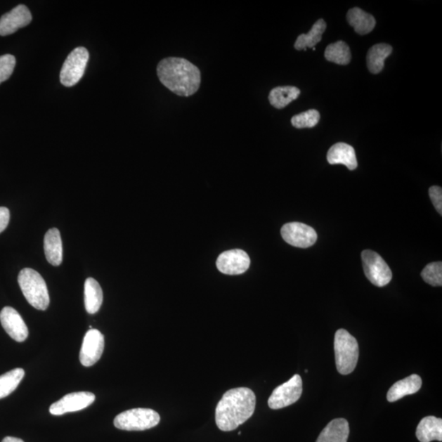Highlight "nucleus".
Returning <instances> with one entry per match:
<instances>
[{"label": "nucleus", "mask_w": 442, "mask_h": 442, "mask_svg": "<svg viewBox=\"0 0 442 442\" xmlns=\"http://www.w3.org/2000/svg\"><path fill=\"white\" fill-rule=\"evenodd\" d=\"M256 396L247 387H238L226 392L216 409V422L223 431L235 430L254 414Z\"/></svg>", "instance_id": "nucleus-1"}, {"label": "nucleus", "mask_w": 442, "mask_h": 442, "mask_svg": "<svg viewBox=\"0 0 442 442\" xmlns=\"http://www.w3.org/2000/svg\"><path fill=\"white\" fill-rule=\"evenodd\" d=\"M157 72L163 86L178 96H191L200 87V69L186 58L163 59L158 64Z\"/></svg>", "instance_id": "nucleus-2"}, {"label": "nucleus", "mask_w": 442, "mask_h": 442, "mask_svg": "<svg viewBox=\"0 0 442 442\" xmlns=\"http://www.w3.org/2000/svg\"><path fill=\"white\" fill-rule=\"evenodd\" d=\"M18 284L30 304L39 311L47 309L51 300L46 282L37 271L23 269L19 273Z\"/></svg>", "instance_id": "nucleus-3"}, {"label": "nucleus", "mask_w": 442, "mask_h": 442, "mask_svg": "<svg viewBox=\"0 0 442 442\" xmlns=\"http://www.w3.org/2000/svg\"><path fill=\"white\" fill-rule=\"evenodd\" d=\"M334 351L337 371L341 375H350L358 362V342L346 330H337L334 339Z\"/></svg>", "instance_id": "nucleus-4"}, {"label": "nucleus", "mask_w": 442, "mask_h": 442, "mask_svg": "<svg viewBox=\"0 0 442 442\" xmlns=\"http://www.w3.org/2000/svg\"><path fill=\"white\" fill-rule=\"evenodd\" d=\"M160 415L151 409L137 408L122 412L114 420L116 428L126 431H145L160 423Z\"/></svg>", "instance_id": "nucleus-5"}, {"label": "nucleus", "mask_w": 442, "mask_h": 442, "mask_svg": "<svg viewBox=\"0 0 442 442\" xmlns=\"http://www.w3.org/2000/svg\"><path fill=\"white\" fill-rule=\"evenodd\" d=\"M89 56L86 48L78 47L69 54L60 73V82L64 86L72 87L83 77Z\"/></svg>", "instance_id": "nucleus-6"}, {"label": "nucleus", "mask_w": 442, "mask_h": 442, "mask_svg": "<svg viewBox=\"0 0 442 442\" xmlns=\"http://www.w3.org/2000/svg\"><path fill=\"white\" fill-rule=\"evenodd\" d=\"M361 257L365 276L372 285L384 287L389 284L392 279V273L380 255L371 250H365L362 252Z\"/></svg>", "instance_id": "nucleus-7"}, {"label": "nucleus", "mask_w": 442, "mask_h": 442, "mask_svg": "<svg viewBox=\"0 0 442 442\" xmlns=\"http://www.w3.org/2000/svg\"><path fill=\"white\" fill-rule=\"evenodd\" d=\"M302 394V380L300 375H295L291 379L286 382L273 391L268 405L272 410L285 408L294 404Z\"/></svg>", "instance_id": "nucleus-8"}, {"label": "nucleus", "mask_w": 442, "mask_h": 442, "mask_svg": "<svg viewBox=\"0 0 442 442\" xmlns=\"http://www.w3.org/2000/svg\"><path fill=\"white\" fill-rule=\"evenodd\" d=\"M281 235L289 245L300 248L310 247L317 240L314 228L300 222L286 223L281 228Z\"/></svg>", "instance_id": "nucleus-9"}, {"label": "nucleus", "mask_w": 442, "mask_h": 442, "mask_svg": "<svg viewBox=\"0 0 442 442\" xmlns=\"http://www.w3.org/2000/svg\"><path fill=\"white\" fill-rule=\"evenodd\" d=\"M250 257L241 249L223 252L217 258L216 266L223 274L238 275L243 274L250 266Z\"/></svg>", "instance_id": "nucleus-10"}, {"label": "nucleus", "mask_w": 442, "mask_h": 442, "mask_svg": "<svg viewBox=\"0 0 442 442\" xmlns=\"http://www.w3.org/2000/svg\"><path fill=\"white\" fill-rule=\"evenodd\" d=\"M94 401H96V395L92 392H72L53 403L49 408V412L53 415H63L86 409L93 403Z\"/></svg>", "instance_id": "nucleus-11"}, {"label": "nucleus", "mask_w": 442, "mask_h": 442, "mask_svg": "<svg viewBox=\"0 0 442 442\" xmlns=\"http://www.w3.org/2000/svg\"><path fill=\"white\" fill-rule=\"evenodd\" d=\"M104 350V336L97 330H89L82 346L79 360L84 367H91L101 358Z\"/></svg>", "instance_id": "nucleus-12"}, {"label": "nucleus", "mask_w": 442, "mask_h": 442, "mask_svg": "<svg viewBox=\"0 0 442 442\" xmlns=\"http://www.w3.org/2000/svg\"><path fill=\"white\" fill-rule=\"evenodd\" d=\"M32 16L26 5L19 4L0 18V36L6 37L28 26Z\"/></svg>", "instance_id": "nucleus-13"}, {"label": "nucleus", "mask_w": 442, "mask_h": 442, "mask_svg": "<svg viewBox=\"0 0 442 442\" xmlns=\"http://www.w3.org/2000/svg\"><path fill=\"white\" fill-rule=\"evenodd\" d=\"M0 322L7 334L18 342L27 339L29 332L26 323L13 307L6 306L0 312Z\"/></svg>", "instance_id": "nucleus-14"}, {"label": "nucleus", "mask_w": 442, "mask_h": 442, "mask_svg": "<svg viewBox=\"0 0 442 442\" xmlns=\"http://www.w3.org/2000/svg\"><path fill=\"white\" fill-rule=\"evenodd\" d=\"M327 160L331 165L342 164L351 171L358 166L354 148L345 143H337L332 145L327 154Z\"/></svg>", "instance_id": "nucleus-15"}, {"label": "nucleus", "mask_w": 442, "mask_h": 442, "mask_svg": "<svg viewBox=\"0 0 442 442\" xmlns=\"http://www.w3.org/2000/svg\"><path fill=\"white\" fill-rule=\"evenodd\" d=\"M421 386L422 379L419 375H412L407 377L391 386L386 396L387 401L395 402L405 396L415 394L420 390Z\"/></svg>", "instance_id": "nucleus-16"}, {"label": "nucleus", "mask_w": 442, "mask_h": 442, "mask_svg": "<svg viewBox=\"0 0 442 442\" xmlns=\"http://www.w3.org/2000/svg\"><path fill=\"white\" fill-rule=\"evenodd\" d=\"M44 247L47 261L54 266H60L63 261V242L58 228H51L46 233Z\"/></svg>", "instance_id": "nucleus-17"}, {"label": "nucleus", "mask_w": 442, "mask_h": 442, "mask_svg": "<svg viewBox=\"0 0 442 442\" xmlns=\"http://www.w3.org/2000/svg\"><path fill=\"white\" fill-rule=\"evenodd\" d=\"M349 431V422L345 419H336L321 431L316 442H347Z\"/></svg>", "instance_id": "nucleus-18"}, {"label": "nucleus", "mask_w": 442, "mask_h": 442, "mask_svg": "<svg viewBox=\"0 0 442 442\" xmlns=\"http://www.w3.org/2000/svg\"><path fill=\"white\" fill-rule=\"evenodd\" d=\"M416 436L420 442L441 441V419L436 418L434 416L425 417L417 427Z\"/></svg>", "instance_id": "nucleus-19"}, {"label": "nucleus", "mask_w": 442, "mask_h": 442, "mask_svg": "<svg viewBox=\"0 0 442 442\" xmlns=\"http://www.w3.org/2000/svg\"><path fill=\"white\" fill-rule=\"evenodd\" d=\"M346 19L355 32L360 36L370 33L376 26L374 16L359 8L350 9L347 13Z\"/></svg>", "instance_id": "nucleus-20"}, {"label": "nucleus", "mask_w": 442, "mask_h": 442, "mask_svg": "<svg viewBox=\"0 0 442 442\" xmlns=\"http://www.w3.org/2000/svg\"><path fill=\"white\" fill-rule=\"evenodd\" d=\"M103 290L98 282L89 278L84 282V306L89 314H96L103 304Z\"/></svg>", "instance_id": "nucleus-21"}, {"label": "nucleus", "mask_w": 442, "mask_h": 442, "mask_svg": "<svg viewBox=\"0 0 442 442\" xmlns=\"http://www.w3.org/2000/svg\"><path fill=\"white\" fill-rule=\"evenodd\" d=\"M392 52V47L386 44H377L367 53L366 61L369 70L372 74H379L384 67V61Z\"/></svg>", "instance_id": "nucleus-22"}, {"label": "nucleus", "mask_w": 442, "mask_h": 442, "mask_svg": "<svg viewBox=\"0 0 442 442\" xmlns=\"http://www.w3.org/2000/svg\"><path fill=\"white\" fill-rule=\"evenodd\" d=\"M327 24L325 20H318V21L313 25L309 32L307 34H301L297 37L294 48L297 51L304 49L305 51L307 48H315L316 44L321 41L323 34L325 32Z\"/></svg>", "instance_id": "nucleus-23"}, {"label": "nucleus", "mask_w": 442, "mask_h": 442, "mask_svg": "<svg viewBox=\"0 0 442 442\" xmlns=\"http://www.w3.org/2000/svg\"><path fill=\"white\" fill-rule=\"evenodd\" d=\"M300 93V89L294 86L276 87L270 92L269 101L273 107L282 109L296 100Z\"/></svg>", "instance_id": "nucleus-24"}, {"label": "nucleus", "mask_w": 442, "mask_h": 442, "mask_svg": "<svg viewBox=\"0 0 442 442\" xmlns=\"http://www.w3.org/2000/svg\"><path fill=\"white\" fill-rule=\"evenodd\" d=\"M325 56L327 61L339 65H347L351 62V53L349 46L344 41H337L326 48Z\"/></svg>", "instance_id": "nucleus-25"}, {"label": "nucleus", "mask_w": 442, "mask_h": 442, "mask_svg": "<svg viewBox=\"0 0 442 442\" xmlns=\"http://www.w3.org/2000/svg\"><path fill=\"white\" fill-rule=\"evenodd\" d=\"M24 376L25 371L21 368L5 372L4 375L0 376V399L7 397L16 390Z\"/></svg>", "instance_id": "nucleus-26"}, {"label": "nucleus", "mask_w": 442, "mask_h": 442, "mask_svg": "<svg viewBox=\"0 0 442 442\" xmlns=\"http://www.w3.org/2000/svg\"><path fill=\"white\" fill-rule=\"evenodd\" d=\"M320 114L315 109L297 114L292 118V125L297 129L315 127L320 122Z\"/></svg>", "instance_id": "nucleus-27"}, {"label": "nucleus", "mask_w": 442, "mask_h": 442, "mask_svg": "<svg viewBox=\"0 0 442 442\" xmlns=\"http://www.w3.org/2000/svg\"><path fill=\"white\" fill-rule=\"evenodd\" d=\"M423 280L431 286L442 285V263L434 262L427 266L421 273Z\"/></svg>", "instance_id": "nucleus-28"}, {"label": "nucleus", "mask_w": 442, "mask_h": 442, "mask_svg": "<svg viewBox=\"0 0 442 442\" xmlns=\"http://www.w3.org/2000/svg\"><path fill=\"white\" fill-rule=\"evenodd\" d=\"M16 66V58L11 54L0 56V84L7 81L12 76Z\"/></svg>", "instance_id": "nucleus-29"}, {"label": "nucleus", "mask_w": 442, "mask_h": 442, "mask_svg": "<svg viewBox=\"0 0 442 442\" xmlns=\"http://www.w3.org/2000/svg\"><path fill=\"white\" fill-rule=\"evenodd\" d=\"M429 196L431 202L436 207L439 214L442 215V190L439 186H433L429 188Z\"/></svg>", "instance_id": "nucleus-30"}, {"label": "nucleus", "mask_w": 442, "mask_h": 442, "mask_svg": "<svg viewBox=\"0 0 442 442\" xmlns=\"http://www.w3.org/2000/svg\"><path fill=\"white\" fill-rule=\"evenodd\" d=\"M10 220V212L7 207H0V233L7 228Z\"/></svg>", "instance_id": "nucleus-31"}, {"label": "nucleus", "mask_w": 442, "mask_h": 442, "mask_svg": "<svg viewBox=\"0 0 442 442\" xmlns=\"http://www.w3.org/2000/svg\"><path fill=\"white\" fill-rule=\"evenodd\" d=\"M2 442H24L22 439L13 438V436H7V438H4Z\"/></svg>", "instance_id": "nucleus-32"}]
</instances>
